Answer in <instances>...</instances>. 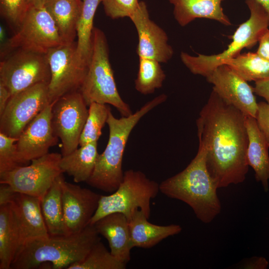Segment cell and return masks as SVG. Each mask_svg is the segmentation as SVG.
<instances>
[{"instance_id": "obj_19", "label": "cell", "mask_w": 269, "mask_h": 269, "mask_svg": "<svg viewBox=\"0 0 269 269\" xmlns=\"http://www.w3.org/2000/svg\"><path fill=\"white\" fill-rule=\"evenodd\" d=\"M93 225L98 233L107 240L111 254L127 265L131 260L132 249L127 217L121 213H113Z\"/></svg>"}, {"instance_id": "obj_29", "label": "cell", "mask_w": 269, "mask_h": 269, "mask_svg": "<svg viewBox=\"0 0 269 269\" xmlns=\"http://www.w3.org/2000/svg\"><path fill=\"white\" fill-rule=\"evenodd\" d=\"M160 63L153 59L139 58L138 70L134 81L137 92L147 95L162 87L166 75Z\"/></svg>"}, {"instance_id": "obj_26", "label": "cell", "mask_w": 269, "mask_h": 269, "mask_svg": "<svg viewBox=\"0 0 269 269\" xmlns=\"http://www.w3.org/2000/svg\"><path fill=\"white\" fill-rule=\"evenodd\" d=\"M102 0H82L77 25L76 53L80 63L88 68L93 47V22L96 10Z\"/></svg>"}, {"instance_id": "obj_9", "label": "cell", "mask_w": 269, "mask_h": 269, "mask_svg": "<svg viewBox=\"0 0 269 269\" xmlns=\"http://www.w3.org/2000/svg\"><path fill=\"white\" fill-rule=\"evenodd\" d=\"M64 43L54 21L43 5L29 6L15 34L9 39L11 49L42 54Z\"/></svg>"}, {"instance_id": "obj_24", "label": "cell", "mask_w": 269, "mask_h": 269, "mask_svg": "<svg viewBox=\"0 0 269 269\" xmlns=\"http://www.w3.org/2000/svg\"><path fill=\"white\" fill-rule=\"evenodd\" d=\"M97 145V141L89 143L62 156L60 162L62 172L72 176L76 183L86 182L93 173L99 155Z\"/></svg>"}, {"instance_id": "obj_3", "label": "cell", "mask_w": 269, "mask_h": 269, "mask_svg": "<svg viewBox=\"0 0 269 269\" xmlns=\"http://www.w3.org/2000/svg\"><path fill=\"white\" fill-rule=\"evenodd\" d=\"M159 187L165 196L188 205L204 223L211 222L221 212L218 188L207 168L205 149L200 146L187 166L162 181Z\"/></svg>"}, {"instance_id": "obj_5", "label": "cell", "mask_w": 269, "mask_h": 269, "mask_svg": "<svg viewBox=\"0 0 269 269\" xmlns=\"http://www.w3.org/2000/svg\"><path fill=\"white\" fill-rule=\"evenodd\" d=\"M88 107L93 103L109 104L123 117L133 114L130 106L120 95L109 56V48L104 32L94 27L92 53L87 73L79 90Z\"/></svg>"}, {"instance_id": "obj_32", "label": "cell", "mask_w": 269, "mask_h": 269, "mask_svg": "<svg viewBox=\"0 0 269 269\" xmlns=\"http://www.w3.org/2000/svg\"><path fill=\"white\" fill-rule=\"evenodd\" d=\"M17 139L0 132V174L22 166L18 158Z\"/></svg>"}, {"instance_id": "obj_22", "label": "cell", "mask_w": 269, "mask_h": 269, "mask_svg": "<svg viewBox=\"0 0 269 269\" xmlns=\"http://www.w3.org/2000/svg\"><path fill=\"white\" fill-rule=\"evenodd\" d=\"M173 6L177 23L185 26L196 18H208L229 26L231 24L221 6L224 0H168Z\"/></svg>"}, {"instance_id": "obj_14", "label": "cell", "mask_w": 269, "mask_h": 269, "mask_svg": "<svg viewBox=\"0 0 269 269\" xmlns=\"http://www.w3.org/2000/svg\"><path fill=\"white\" fill-rule=\"evenodd\" d=\"M61 197L66 234L80 232L90 224L101 195L61 177Z\"/></svg>"}, {"instance_id": "obj_1", "label": "cell", "mask_w": 269, "mask_h": 269, "mask_svg": "<svg viewBox=\"0 0 269 269\" xmlns=\"http://www.w3.org/2000/svg\"><path fill=\"white\" fill-rule=\"evenodd\" d=\"M246 117L212 90L196 120L199 146L217 188L242 183L249 170Z\"/></svg>"}, {"instance_id": "obj_40", "label": "cell", "mask_w": 269, "mask_h": 269, "mask_svg": "<svg viewBox=\"0 0 269 269\" xmlns=\"http://www.w3.org/2000/svg\"><path fill=\"white\" fill-rule=\"evenodd\" d=\"M11 96L7 88L0 82V115L3 112Z\"/></svg>"}, {"instance_id": "obj_15", "label": "cell", "mask_w": 269, "mask_h": 269, "mask_svg": "<svg viewBox=\"0 0 269 269\" xmlns=\"http://www.w3.org/2000/svg\"><path fill=\"white\" fill-rule=\"evenodd\" d=\"M213 90L246 116L256 118L258 110L253 87L227 65L222 64L206 77Z\"/></svg>"}, {"instance_id": "obj_37", "label": "cell", "mask_w": 269, "mask_h": 269, "mask_svg": "<svg viewBox=\"0 0 269 269\" xmlns=\"http://www.w3.org/2000/svg\"><path fill=\"white\" fill-rule=\"evenodd\" d=\"M16 193L8 184L0 183V206L9 204Z\"/></svg>"}, {"instance_id": "obj_34", "label": "cell", "mask_w": 269, "mask_h": 269, "mask_svg": "<svg viewBox=\"0 0 269 269\" xmlns=\"http://www.w3.org/2000/svg\"><path fill=\"white\" fill-rule=\"evenodd\" d=\"M105 12L112 19L130 18L137 9L138 0H102Z\"/></svg>"}, {"instance_id": "obj_17", "label": "cell", "mask_w": 269, "mask_h": 269, "mask_svg": "<svg viewBox=\"0 0 269 269\" xmlns=\"http://www.w3.org/2000/svg\"><path fill=\"white\" fill-rule=\"evenodd\" d=\"M130 18L137 32V53L139 58L167 62L173 56V50L168 43L165 31L150 19L144 2L139 1L137 9Z\"/></svg>"}, {"instance_id": "obj_13", "label": "cell", "mask_w": 269, "mask_h": 269, "mask_svg": "<svg viewBox=\"0 0 269 269\" xmlns=\"http://www.w3.org/2000/svg\"><path fill=\"white\" fill-rule=\"evenodd\" d=\"M46 55L51 74L48 92L52 103L65 94L79 91L88 68L78 60L75 41L53 48Z\"/></svg>"}, {"instance_id": "obj_41", "label": "cell", "mask_w": 269, "mask_h": 269, "mask_svg": "<svg viewBox=\"0 0 269 269\" xmlns=\"http://www.w3.org/2000/svg\"><path fill=\"white\" fill-rule=\"evenodd\" d=\"M45 0H27L29 6H43Z\"/></svg>"}, {"instance_id": "obj_6", "label": "cell", "mask_w": 269, "mask_h": 269, "mask_svg": "<svg viewBox=\"0 0 269 269\" xmlns=\"http://www.w3.org/2000/svg\"><path fill=\"white\" fill-rule=\"evenodd\" d=\"M245 2L250 16L237 28L231 37L232 41L225 50L211 55L192 56L181 53V61L192 73L206 77L217 67L240 54L243 48L253 47L269 29V15L265 8L256 0H246Z\"/></svg>"}, {"instance_id": "obj_16", "label": "cell", "mask_w": 269, "mask_h": 269, "mask_svg": "<svg viewBox=\"0 0 269 269\" xmlns=\"http://www.w3.org/2000/svg\"><path fill=\"white\" fill-rule=\"evenodd\" d=\"M53 104L38 115L18 137L16 146L22 166L48 153L50 147L57 144L58 138L54 134L51 126Z\"/></svg>"}, {"instance_id": "obj_27", "label": "cell", "mask_w": 269, "mask_h": 269, "mask_svg": "<svg viewBox=\"0 0 269 269\" xmlns=\"http://www.w3.org/2000/svg\"><path fill=\"white\" fill-rule=\"evenodd\" d=\"M59 175L41 198V210L49 235L66 234L61 197V177Z\"/></svg>"}, {"instance_id": "obj_33", "label": "cell", "mask_w": 269, "mask_h": 269, "mask_svg": "<svg viewBox=\"0 0 269 269\" xmlns=\"http://www.w3.org/2000/svg\"><path fill=\"white\" fill-rule=\"evenodd\" d=\"M29 7L27 0H0L1 15L16 28Z\"/></svg>"}, {"instance_id": "obj_28", "label": "cell", "mask_w": 269, "mask_h": 269, "mask_svg": "<svg viewBox=\"0 0 269 269\" xmlns=\"http://www.w3.org/2000/svg\"><path fill=\"white\" fill-rule=\"evenodd\" d=\"M224 64L247 82H256L269 79V61L257 52L240 54Z\"/></svg>"}, {"instance_id": "obj_7", "label": "cell", "mask_w": 269, "mask_h": 269, "mask_svg": "<svg viewBox=\"0 0 269 269\" xmlns=\"http://www.w3.org/2000/svg\"><path fill=\"white\" fill-rule=\"evenodd\" d=\"M160 191L159 184L148 178L139 170L124 171L123 179L118 189L109 195H101L98 207L90 224L113 213H121L128 221L140 210L149 219L150 201Z\"/></svg>"}, {"instance_id": "obj_20", "label": "cell", "mask_w": 269, "mask_h": 269, "mask_svg": "<svg viewBox=\"0 0 269 269\" xmlns=\"http://www.w3.org/2000/svg\"><path fill=\"white\" fill-rule=\"evenodd\" d=\"M246 127L248 135L247 160L255 172V179L260 182L265 192L269 191V147L260 131L256 118L246 116Z\"/></svg>"}, {"instance_id": "obj_4", "label": "cell", "mask_w": 269, "mask_h": 269, "mask_svg": "<svg viewBox=\"0 0 269 269\" xmlns=\"http://www.w3.org/2000/svg\"><path fill=\"white\" fill-rule=\"evenodd\" d=\"M166 99L165 94H160L134 113L119 119L110 111L107 121L109 130L108 143L104 151L98 155L93 173L86 182L88 185L108 193H113L118 189L124 177L123 155L132 130L144 116Z\"/></svg>"}, {"instance_id": "obj_39", "label": "cell", "mask_w": 269, "mask_h": 269, "mask_svg": "<svg viewBox=\"0 0 269 269\" xmlns=\"http://www.w3.org/2000/svg\"><path fill=\"white\" fill-rule=\"evenodd\" d=\"M259 42V46L257 53L269 61V29L262 36Z\"/></svg>"}, {"instance_id": "obj_11", "label": "cell", "mask_w": 269, "mask_h": 269, "mask_svg": "<svg viewBox=\"0 0 269 269\" xmlns=\"http://www.w3.org/2000/svg\"><path fill=\"white\" fill-rule=\"evenodd\" d=\"M86 105L79 91L71 92L53 102L51 126L54 134L61 140V154L76 150L88 115Z\"/></svg>"}, {"instance_id": "obj_21", "label": "cell", "mask_w": 269, "mask_h": 269, "mask_svg": "<svg viewBox=\"0 0 269 269\" xmlns=\"http://www.w3.org/2000/svg\"><path fill=\"white\" fill-rule=\"evenodd\" d=\"M140 210H137L129 221L132 248H152L164 239L179 234L181 227L177 224L160 226L153 224Z\"/></svg>"}, {"instance_id": "obj_2", "label": "cell", "mask_w": 269, "mask_h": 269, "mask_svg": "<svg viewBox=\"0 0 269 269\" xmlns=\"http://www.w3.org/2000/svg\"><path fill=\"white\" fill-rule=\"evenodd\" d=\"M101 241L94 225L80 232L49 235L28 241L19 248L10 269H39L49 263L52 269H66L84 259L94 245Z\"/></svg>"}, {"instance_id": "obj_35", "label": "cell", "mask_w": 269, "mask_h": 269, "mask_svg": "<svg viewBox=\"0 0 269 269\" xmlns=\"http://www.w3.org/2000/svg\"><path fill=\"white\" fill-rule=\"evenodd\" d=\"M258 127L269 147V104L258 103V110L256 118Z\"/></svg>"}, {"instance_id": "obj_8", "label": "cell", "mask_w": 269, "mask_h": 269, "mask_svg": "<svg viewBox=\"0 0 269 269\" xmlns=\"http://www.w3.org/2000/svg\"><path fill=\"white\" fill-rule=\"evenodd\" d=\"M16 50L0 63V82L11 95L39 83L49 84L51 74L46 54Z\"/></svg>"}, {"instance_id": "obj_38", "label": "cell", "mask_w": 269, "mask_h": 269, "mask_svg": "<svg viewBox=\"0 0 269 269\" xmlns=\"http://www.w3.org/2000/svg\"><path fill=\"white\" fill-rule=\"evenodd\" d=\"M253 90L255 94L264 98L269 104V79L256 82Z\"/></svg>"}, {"instance_id": "obj_18", "label": "cell", "mask_w": 269, "mask_h": 269, "mask_svg": "<svg viewBox=\"0 0 269 269\" xmlns=\"http://www.w3.org/2000/svg\"><path fill=\"white\" fill-rule=\"evenodd\" d=\"M40 202L39 197L16 192L9 203L18 227L20 246L28 241L49 235Z\"/></svg>"}, {"instance_id": "obj_31", "label": "cell", "mask_w": 269, "mask_h": 269, "mask_svg": "<svg viewBox=\"0 0 269 269\" xmlns=\"http://www.w3.org/2000/svg\"><path fill=\"white\" fill-rule=\"evenodd\" d=\"M89 107L87 119L80 137V146L98 142L111 111L106 104L98 103H93Z\"/></svg>"}, {"instance_id": "obj_12", "label": "cell", "mask_w": 269, "mask_h": 269, "mask_svg": "<svg viewBox=\"0 0 269 269\" xmlns=\"http://www.w3.org/2000/svg\"><path fill=\"white\" fill-rule=\"evenodd\" d=\"M50 104L48 83H39L11 95L0 115V132L18 138L29 124Z\"/></svg>"}, {"instance_id": "obj_10", "label": "cell", "mask_w": 269, "mask_h": 269, "mask_svg": "<svg viewBox=\"0 0 269 269\" xmlns=\"http://www.w3.org/2000/svg\"><path fill=\"white\" fill-rule=\"evenodd\" d=\"M62 156L60 153L48 152L32 159L28 165L0 174V183L8 184L16 192L41 198L63 173L60 166Z\"/></svg>"}, {"instance_id": "obj_23", "label": "cell", "mask_w": 269, "mask_h": 269, "mask_svg": "<svg viewBox=\"0 0 269 269\" xmlns=\"http://www.w3.org/2000/svg\"><path fill=\"white\" fill-rule=\"evenodd\" d=\"M82 0H45L43 6L51 16L65 43L74 41Z\"/></svg>"}, {"instance_id": "obj_30", "label": "cell", "mask_w": 269, "mask_h": 269, "mask_svg": "<svg viewBox=\"0 0 269 269\" xmlns=\"http://www.w3.org/2000/svg\"><path fill=\"white\" fill-rule=\"evenodd\" d=\"M126 264L114 256L101 241L95 244L82 260L67 269H125Z\"/></svg>"}, {"instance_id": "obj_36", "label": "cell", "mask_w": 269, "mask_h": 269, "mask_svg": "<svg viewBox=\"0 0 269 269\" xmlns=\"http://www.w3.org/2000/svg\"><path fill=\"white\" fill-rule=\"evenodd\" d=\"M269 265L268 260L263 257H253L242 261L239 268L247 269H266Z\"/></svg>"}, {"instance_id": "obj_42", "label": "cell", "mask_w": 269, "mask_h": 269, "mask_svg": "<svg viewBox=\"0 0 269 269\" xmlns=\"http://www.w3.org/2000/svg\"><path fill=\"white\" fill-rule=\"evenodd\" d=\"M266 9L269 15V0H256Z\"/></svg>"}, {"instance_id": "obj_25", "label": "cell", "mask_w": 269, "mask_h": 269, "mask_svg": "<svg viewBox=\"0 0 269 269\" xmlns=\"http://www.w3.org/2000/svg\"><path fill=\"white\" fill-rule=\"evenodd\" d=\"M20 247L19 231L10 204L0 206V269H10Z\"/></svg>"}]
</instances>
